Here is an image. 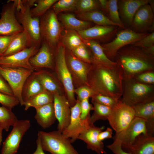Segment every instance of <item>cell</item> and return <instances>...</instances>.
Masks as SVG:
<instances>
[{"instance_id": "cell-53", "label": "cell", "mask_w": 154, "mask_h": 154, "mask_svg": "<svg viewBox=\"0 0 154 154\" xmlns=\"http://www.w3.org/2000/svg\"><path fill=\"white\" fill-rule=\"evenodd\" d=\"M150 54L154 56V44L149 47L143 48Z\"/></svg>"}, {"instance_id": "cell-24", "label": "cell", "mask_w": 154, "mask_h": 154, "mask_svg": "<svg viewBox=\"0 0 154 154\" xmlns=\"http://www.w3.org/2000/svg\"><path fill=\"white\" fill-rule=\"evenodd\" d=\"M36 113L35 118L38 124L43 129L49 127L56 119L53 102L35 108Z\"/></svg>"}, {"instance_id": "cell-42", "label": "cell", "mask_w": 154, "mask_h": 154, "mask_svg": "<svg viewBox=\"0 0 154 154\" xmlns=\"http://www.w3.org/2000/svg\"><path fill=\"white\" fill-rule=\"evenodd\" d=\"M0 103L3 106L11 110L19 104L18 100L14 96L1 92H0Z\"/></svg>"}, {"instance_id": "cell-25", "label": "cell", "mask_w": 154, "mask_h": 154, "mask_svg": "<svg viewBox=\"0 0 154 154\" xmlns=\"http://www.w3.org/2000/svg\"><path fill=\"white\" fill-rule=\"evenodd\" d=\"M45 90L36 72H33L27 79L23 86L22 96L24 102Z\"/></svg>"}, {"instance_id": "cell-31", "label": "cell", "mask_w": 154, "mask_h": 154, "mask_svg": "<svg viewBox=\"0 0 154 154\" xmlns=\"http://www.w3.org/2000/svg\"><path fill=\"white\" fill-rule=\"evenodd\" d=\"M53 95L45 90L25 101L23 105L25 110H27L30 107L35 108L53 102Z\"/></svg>"}, {"instance_id": "cell-4", "label": "cell", "mask_w": 154, "mask_h": 154, "mask_svg": "<svg viewBox=\"0 0 154 154\" xmlns=\"http://www.w3.org/2000/svg\"><path fill=\"white\" fill-rule=\"evenodd\" d=\"M122 102L130 106L154 100V84H144L134 78L123 80Z\"/></svg>"}, {"instance_id": "cell-19", "label": "cell", "mask_w": 154, "mask_h": 154, "mask_svg": "<svg viewBox=\"0 0 154 154\" xmlns=\"http://www.w3.org/2000/svg\"><path fill=\"white\" fill-rule=\"evenodd\" d=\"M150 0H121L118 1V10L123 24L131 26L137 10L142 6L149 4Z\"/></svg>"}, {"instance_id": "cell-44", "label": "cell", "mask_w": 154, "mask_h": 154, "mask_svg": "<svg viewBox=\"0 0 154 154\" xmlns=\"http://www.w3.org/2000/svg\"><path fill=\"white\" fill-rule=\"evenodd\" d=\"M74 92L77 94L78 98V100L80 102L84 99L91 97L94 94L92 90L88 86L81 87L74 90Z\"/></svg>"}, {"instance_id": "cell-12", "label": "cell", "mask_w": 154, "mask_h": 154, "mask_svg": "<svg viewBox=\"0 0 154 154\" xmlns=\"http://www.w3.org/2000/svg\"><path fill=\"white\" fill-rule=\"evenodd\" d=\"M80 102L77 101L75 105L71 108V119L70 123L62 133L65 137L69 139L72 143L78 139L80 135L85 131L92 123L90 116L86 119L80 118Z\"/></svg>"}, {"instance_id": "cell-16", "label": "cell", "mask_w": 154, "mask_h": 154, "mask_svg": "<svg viewBox=\"0 0 154 154\" xmlns=\"http://www.w3.org/2000/svg\"><path fill=\"white\" fill-rule=\"evenodd\" d=\"M153 12L149 4L140 7L135 13L130 26L132 30L138 33H146L154 26Z\"/></svg>"}, {"instance_id": "cell-32", "label": "cell", "mask_w": 154, "mask_h": 154, "mask_svg": "<svg viewBox=\"0 0 154 154\" xmlns=\"http://www.w3.org/2000/svg\"><path fill=\"white\" fill-rule=\"evenodd\" d=\"M36 73L40 84L46 90L53 94L59 93L58 86L51 76L48 73L42 71L36 72Z\"/></svg>"}, {"instance_id": "cell-5", "label": "cell", "mask_w": 154, "mask_h": 154, "mask_svg": "<svg viewBox=\"0 0 154 154\" xmlns=\"http://www.w3.org/2000/svg\"><path fill=\"white\" fill-rule=\"evenodd\" d=\"M37 137L43 150L51 154H79L70 139L58 130L49 132L38 131Z\"/></svg>"}, {"instance_id": "cell-27", "label": "cell", "mask_w": 154, "mask_h": 154, "mask_svg": "<svg viewBox=\"0 0 154 154\" xmlns=\"http://www.w3.org/2000/svg\"><path fill=\"white\" fill-rule=\"evenodd\" d=\"M59 19L67 30L77 32L91 27L92 23L90 22L78 19L73 14L71 13L60 15Z\"/></svg>"}, {"instance_id": "cell-37", "label": "cell", "mask_w": 154, "mask_h": 154, "mask_svg": "<svg viewBox=\"0 0 154 154\" xmlns=\"http://www.w3.org/2000/svg\"><path fill=\"white\" fill-rule=\"evenodd\" d=\"M57 0H36V5L31 8L30 13L34 17L39 18L43 15Z\"/></svg>"}, {"instance_id": "cell-34", "label": "cell", "mask_w": 154, "mask_h": 154, "mask_svg": "<svg viewBox=\"0 0 154 154\" xmlns=\"http://www.w3.org/2000/svg\"><path fill=\"white\" fill-rule=\"evenodd\" d=\"M62 45L72 50L83 43L82 38L76 31L67 30L61 38Z\"/></svg>"}, {"instance_id": "cell-21", "label": "cell", "mask_w": 154, "mask_h": 154, "mask_svg": "<svg viewBox=\"0 0 154 154\" xmlns=\"http://www.w3.org/2000/svg\"><path fill=\"white\" fill-rule=\"evenodd\" d=\"M117 30L116 26L97 25L77 32L84 39L101 40L109 38Z\"/></svg>"}, {"instance_id": "cell-26", "label": "cell", "mask_w": 154, "mask_h": 154, "mask_svg": "<svg viewBox=\"0 0 154 154\" xmlns=\"http://www.w3.org/2000/svg\"><path fill=\"white\" fill-rule=\"evenodd\" d=\"M32 46L28 35L23 30L18 33L13 39L7 49L1 56H5L13 54Z\"/></svg>"}, {"instance_id": "cell-48", "label": "cell", "mask_w": 154, "mask_h": 154, "mask_svg": "<svg viewBox=\"0 0 154 154\" xmlns=\"http://www.w3.org/2000/svg\"><path fill=\"white\" fill-rule=\"evenodd\" d=\"M114 142L107 147L114 154H131L124 151L122 148L121 141L119 139H113Z\"/></svg>"}, {"instance_id": "cell-23", "label": "cell", "mask_w": 154, "mask_h": 154, "mask_svg": "<svg viewBox=\"0 0 154 154\" xmlns=\"http://www.w3.org/2000/svg\"><path fill=\"white\" fill-rule=\"evenodd\" d=\"M135 117L144 119L148 134L153 136L154 133V100L131 106Z\"/></svg>"}, {"instance_id": "cell-28", "label": "cell", "mask_w": 154, "mask_h": 154, "mask_svg": "<svg viewBox=\"0 0 154 154\" xmlns=\"http://www.w3.org/2000/svg\"><path fill=\"white\" fill-rule=\"evenodd\" d=\"M66 58L67 63L74 74L82 81L87 83L89 68L73 54H67Z\"/></svg>"}, {"instance_id": "cell-50", "label": "cell", "mask_w": 154, "mask_h": 154, "mask_svg": "<svg viewBox=\"0 0 154 154\" xmlns=\"http://www.w3.org/2000/svg\"><path fill=\"white\" fill-rule=\"evenodd\" d=\"M112 129L110 127H108L105 131H102L100 133L98 136V139L100 141H102L105 139L112 138Z\"/></svg>"}, {"instance_id": "cell-13", "label": "cell", "mask_w": 154, "mask_h": 154, "mask_svg": "<svg viewBox=\"0 0 154 154\" xmlns=\"http://www.w3.org/2000/svg\"><path fill=\"white\" fill-rule=\"evenodd\" d=\"M30 126L28 120H18L3 142L1 154H16L22 138Z\"/></svg>"}, {"instance_id": "cell-36", "label": "cell", "mask_w": 154, "mask_h": 154, "mask_svg": "<svg viewBox=\"0 0 154 154\" xmlns=\"http://www.w3.org/2000/svg\"><path fill=\"white\" fill-rule=\"evenodd\" d=\"M92 103L94 105V112L90 117L91 123L94 124L96 121L100 120H107L112 108L96 102Z\"/></svg>"}, {"instance_id": "cell-20", "label": "cell", "mask_w": 154, "mask_h": 154, "mask_svg": "<svg viewBox=\"0 0 154 154\" xmlns=\"http://www.w3.org/2000/svg\"><path fill=\"white\" fill-rule=\"evenodd\" d=\"M121 147L124 151L131 154H154V137L141 134L132 144Z\"/></svg>"}, {"instance_id": "cell-38", "label": "cell", "mask_w": 154, "mask_h": 154, "mask_svg": "<svg viewBox=\"0 0 154 154\" xmlns=\"http://www.w3.org/2000/svg\"><path fill=\"white\" fill-rule=\"evenodd\" d=\"M78 0H58L52 6V9L57 15L60 12L76 10Z\"/></svg>"}, {"instance_id": "cell-14", "label": "cell", "mask_w": 154, "mask_h": 154, "mask_svg": "<svg viewBox=\"0 0 154 154\" xmlns=\"http://www.w3.org/2000/svg\"><path fill=\"white\" fill-rule=\"evenodd\" d=\"M38 47L32 45L13 54L0 56V65L11 68L36 70L30 64V58L35 54Z\"/></svg>"}, {"instance_id": "cell-40", "label": "cell", "mask_w": 154, "mask_h": 154, "mask_svg": "<svg viewBox=\"0 0 154 154\" xmlns=\"http://www.w3.org/2000/svg\"><path fill=\"white\" fill-rule=\"evenodd\" d=\"M71 51L73 55L80 60L89 63L93 62V57L91 56L88 48L84 42Z\"/></svg>"}, {"instance_id": "cell-7", "label": "cell", "mask_w": 154, "mask_h": 154, "mask_svg": "<svg viewBox=\"0 0 154 154\" xmlns=\"http://www.w3.org/2000/svg\"><path fill=\"white\" fill-rule=\"evenodd\" d=\"M34 70L21 68H11L0 65V75L7 82L13 93L14 96L22 106L24 101L22 91L24 84Z\"/></svg>"}, {"instance_id": "cell-1", "label": "cell", "mask_w": 154, "mask_h": 154, "mask_svg": "<svg viewBox=\"0 0 154 154\" xmlns=\"http://www.w3.org/2000/svg\"><path fill=\"white\" fill-rule=\"evenodd\" d=\"M89 69L90 87L94 94L106 96L119 100L123 91L122 69L116 62L103 64L96 62Z\"/></svg>"}, {"instance_id": "cell-29", "label": "cell", "mask_w": 154, "mask_h": 154, "mask_svg": "<svg viewBox=\"0 0 154 154\" xmlns=\"http://www.w3.org/2000/svg\"><path fill=\"white\" fill-rule=\"evenodd\" d=\"M78 17L81 20L93 22L97 25L118 27L98 10L78 13Z\"/></svg>"}, {"instance_id": "cell-15", "label": "cell", "mask_w": 154, "mask_h": 154, "mask_svg": "<svg viewBox=\"0 0 154 154\" xmlns=\"http://www.w3.org/2000/svg\"><path fill=\"white\" fill-rule=\"evenodd\" d=\"M142 134L149 135L146 121L143 119L135 117L124 130L116 133L113 139L117 138L120 140L121 147H123L132 144L138 136Z\"/></svg>"}, {"instance_id": "cell-54", "label": "cell", "mask_w": 154, "mask_h": 154, "mask_svg": "<svg viewBox=\"0 0 154 154\" xmlns=\"http://www.w3.org/2000/svg\"><path fill=\"white\" fill-rule=\"evenodd\" d=\"M3 130L0 128V145L2 141V131Z\"/></svg>"}, {"instance_id": "cell-8", "label": "cell", "mask_w": 154, "mask_h": 154, "mask_svg": "<svg viewBox=\"0 0 154 154\" xmlns=\"http://www.w3.org/2000/svg\"><path fill=\"white\" fill-rule=\"evenodd\" d=\"M147 33H138L131 29H123L118 32L112 41L101 45L107 57L115 61L117 52L123 47L137 42L147 35Z\"/></svg>"}, {"instance_id": "cell-3", "label": "cell", "mask_w": 154, "mask_h": 154, "mask_svg": "<svg viewBox=\"0 0 154 154\" xmlns=\"http://www.w3.org/2000/svg\"><path fill=\"white\" fill-rule=\"evenodd\" d=\"M16 5V16L23 30L27 33L32 45L38 47L42 41L40 29V18L32 17L31 8L36 0H13Z\"/></svg>"}, {"instance_id": "cell-41", "label": "cell", "mask_w": 154, "mask_h": 154, "mask_svg": "<svg viewBox=\"0 0 154 154\" xmlns=\"http://www.w3.org/2000/svg\"><path fill=\"white\" fill-rule=\"evenodd\" d=\"M91 97L92 103L96 102L111 108L113 107L120 99L118 100L99 94H94Z\"/></svg>"}, {"instance_id": "cell-52", "label": "cell", "mask_w": 154, "mask_h": 154, "mask_svg": "<svg viewBox=\"0 0 154 154\" xmlns=\"http://www.w3.org/2000/svg\"><path fill=\"white\" fill-rule=\"evenodd\" d=\"M98 1L102 9L106 11L108 0H99Z\"/></svg>"}, {"instance_id": "cell-47", "label": "cell", "mask_w": 154, "mask_h": 154, "mask_svg": "<svg viewBox=\"0 0 154 154\" xmlns=\"http://www.w3.org/2000/svg\"><path fill=\"white\" fill-rule=\"evenodd\" d=\"M134 46L146 48L154 44V31L149 34L140 40L132 44Z\"/></svg>"}, {"instance_id": "cell-43", "label": "cell", "mask_w": 154, "mask_h": 154, "mask_svg": "<svg viewBox=\"0 0 154 154\" xmlns=\"http://www.w3.org/2000/svg\"><path fill=\"white\" fill-rule=\"evenodd\" d=\"M133 78L140 83L147 84H154V71L138 74L134 76Z\"/></svg>"}, {"instance_id": "cell-45", "label": "cell", "mask_w": 154, "mask_h": 154, "mask_svg": "<svg viewBox=\"0 0 154 154\" xmlns=\"http://www.w3.org/2000/svg\"><path fill=\"white\" fill-rule=\"evenodd\" d=\"M81 114L80 118L82 119H86L90 116V112L93 110V107L89 103V98L84 99L80 102Z\"/></svg>"}, {"instance_id": "cell-6", "label": "cell", "mask_w": 154, "mask_h": 154, "mask_svg": "<svg viewBox=\"0 0 154 154\" xmlns=\"http://www.w3.org/2000/svg\"><path fill=\"white\" fill-rule=\"evenodd\" d=\"M40 29L42 41L52 49L56 47L60 38L62 28L57 15L52 9L40 17Z\"/></svg>"}, {"instance_id": "cell-35", "label": "cell", "mask_w": 154, "mask_h": 154, "mask_svg": "<svg viewBox=\"0 0 154 154\" xmlns=\"http://www.w3.org/2000/svg\"><path fill=\"white\" fill-rule=\"evenodd\" d=\"M106 12L108 18L120 28H124L125 26L119 16L117 0H108Z\"/></svg>"}, {"instance_id": "cell-49", "label": "cell", "mask_w": 154, "mask_h": 154, "mask_svg": "<svg viewBox=\"0 0 154 154\" xmlns=\"http://www.w3.org/2000/svg\"><path fill=\"white\" fill-rule=\"evenodd\" d=\"M0 92L8 95L14 96L13 91L9 84L0 75Z\"/></svg>"}, {"instance_id": "cell-39", "label": "cell", "mask_w": 154, "mask_h": 154, "mask_svg": "<svg viewBox=\"0 0 154 154\" xmlns=\"http://www.w3.org/2000/svg\"><path fill=\"white\" fill-rule=\"evenodd\" d=\"M102 9L98 0H78L76 10L78 13Z\"/></svg>"}, {"instance_id": "cell-33", "label": "cell", "mask_w": 154, "mask_h": 154, "mask_svg": "<svg viewBox=\"0 0 154 154\" xmlns=\"http://www.w3.org/2000/svg\"><path fill=\"white\" fill-rule=\"evenodd\" d=\"M17 117L11 110L0 106V128L7 131L17 122Z\"/></svg>"}, {"instance_id": "cell-11", "label": "cell", "mask_w": 154, "mask_h": 154, "mask_svg": "<svg viewBox=\"0 0 154 154\" xmlns=\"http://www.w3.org/2000/svg\"><path fill=\"white\" fill-rule=\"evenodd\" d=\"M16 5L13 0L8 1L3 6L0 18V35L19 33L23 31L16 16Z\"/></svg>"}, {"instance_id": "cell-9", "label": "cell", "mask_w": 154, "mask_h": 154, "mask_svg": "<svg viewBox=\"0 0 154 154\" xmlns=\"http://www.w3.org/2000/svg\"><path fill=\"white\" fill-rule=\"evenodd\" d=\"M58 74L66 93L67 100L71 107L76 102L72 76L68 68L66 57L65 48L62 44L57 46L55 59Z\"/></svg>"}, {"instance_id": "cell-30", "label": "cell", "mask_w": 154, "mask_h": 154, "mask_svg": "<svg viewBox=\"0 0 154 154\" xmlns=\"http://www.w3.org/2000/svg\"><path fill=\"white\" fill-rule=\"evenodd\" d=\"M82 39L91 51L93 55V62L103 64H112L115 62L110 60L107 57L101 45L98 42L94 40Z\"/></svg>"}, {"instance_id": "cell-46", "label": "cell", "mask_w": 154, "mask_h": 154, "mask_svg": "<svg viewBox=\"0 0 154 154\" xmlns=\"http://www.w3.org/2000/svg\"><path fill=\"white\" fill-rule=\"evenodd\" d=\"M18 34L0 35V56L5 52L11 42Z\"/></svg>"}, {"instance_id": "cell-18", "label": "cell", "mask_w": 154, "mask_h": 154, "mask_svg": "<svg viewBox=\"0 0 154 154\" xmlns=\"http://www.w3.org/2000/svg\"><path fill=\"white\" fill-rule=\"evenodd\" d=\"M104 128V126L96 127L91 123L88 128L80 135L78 139L86 143L88 149L95 151L97 154H106L103 142L99 141L98 138L99 134Z\"/></svg>"}, {"instance_id": "cell-10", "label": "cell", "mask_w": 154, "mask_h": 154, "mask_svg": "<svg viewBox=\"0 0 154 154\" xmlns=\"http://www.w3.org/2000/svg\"><path fill=\"white\" fill-rule=\"evenodd\" d=\"M135 117L132 107L122 102L120 99L112 108L107 120L116 133H118L126 128Z\"/></svg>"}, {"instance_id": "cell-51", "label": "cell", "mask_w": 154, "mask_h": 154, "mask_svg": "<svg viewBox=\"0 0 154 154\" xmlns=\"http://www.w3.org/2000/svg\"><path fill=\"white\" fill-rule=\"evenodd\" d=\"M36 143L37 149L32 154H45L42 149L40 140L38 137L37 138Z\"/></svg>"}, {"instance_id": "cell-17", "label": "cell", "mask_w": 154, "mask_h": 154, "mask_svg": "<svg viewBox=\"0 0 154 154\" xmlns=\"http://www.w3.org/2000/svg\"><path fill=\"white\" fill-rule=\"evenodd\" d=\"M55 116L58 121L57 130L62 132L69 125L71 119V107L67 99L59 93L53 94Z\"/></svg>"}, {"instance_id": "cell-22", "label": "cell", "mask_w": 154, "mask_h": 154, "mask_svg": "<svg viewBox=\"0 0 154 154\" xmlns=\"http://www.w3.org/2000/svg\"><path fill=\"white\" fill-rule=\"evenodd\" d=\"M52 54V49L43 42L37 53L30 58V63L36 70L40 68H53L54 61Z\"/></svg>"}, {"instance_id": "cell-2", "label": "cell", "mask_w": 154, "mask_h": 154, "mask_svg": "<svg viewBox=\"0 0 154 154\" xmlns=\"http://www.w3.org/2000/svg\"><path fill=\"white\" fill-rule=\"evenodd\" d=\"M115 61L122 69L123 80L132 78L141 73L154 71V56L144 48L132 44L125 46L119 50Z\"/></svg>"}]
</instances>
